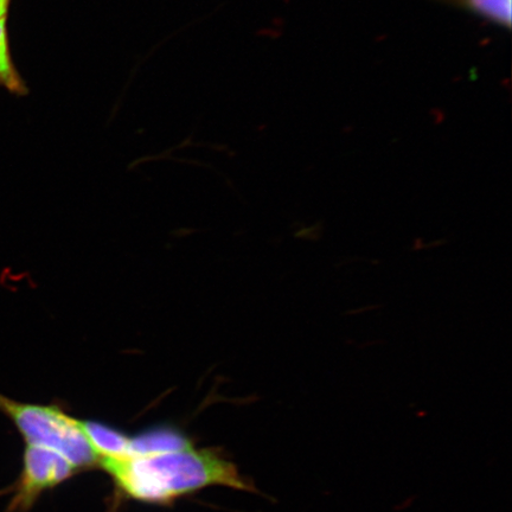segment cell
<instances>
[{
  "label": "cell",
  "mask_w": 512,
  "mask_h": 512,
  "mask_svg": "<svg viewBox=\"0 0 512 512\" xmlns=\"http://www.w3.org/2000/svg\"><path fill=\"white\" fill-rule=\"evenodd\" d=\"M98 467L111 477L117 494L145 504L170 505L211 486L255 492L253 483L217 448L194 446L155 456L105 458Z\"/></svg>",
  "instance_id": "6da1fadb"
},
{
  "label": "cell",
  "mask_w": 512,
  "mask_h": 512,
  "mask_svg": "<svg viewBox=\"0 0 512 512\" xmlns=\"http://www.w3.org/2000/svg\"><path fill=\"white\" fill-rule=\"evenodd\" d=\"M0 414L12 422L25 446L60 453L80 472L98 467V458L81 431L79 419L59 405L17 401L0 393Z\"/></svg>",
  "instance_id": "7a4b0ae2"
},
{
  "label": "cell",
  "mask_w": 512,
  "mask_h": 512,
  "mask_svg": "<svg viewBox=\"0 0 512 512\" xmlns=\"http://www.w3.org/2000/svg\"><path fill=\"white\" fill-rule=\"evenodd\" d=\"M80 473L60 453L41 447L25 446L22 470L16 482L0 490V497L10 496L4 512H30L40 498Z\"/></svg>",
  "instance_id": "3957f363"
},
{
  "label": "cell",
  "mask_w": 512,
  "mask_h": 512,
  "mask_svg": "<svg viewBox=\"0 0 512 512\" xmlns=\"http://www.w3.org/2000/svg\"><path fill=\"white\" fill-rule=\"evenodd\" d=\"M194 446V441L179 427L153 426L131 435L127 457L155 456L160 453L187 450Z\"/></svg>",
  "instance_id": "277c9868"
},
{
  "label": "cell",
  "mask_w": 512,
  "mask_h": 512,
  "mask_svg": "<svg viewBox=\"0 0 512 512\" xmlns=\"http://www.w3.org/2000/svg\"><path fill=\"white\" fill-rule=\"evenodd\" d=\"M79 425L98 462L100 459L128 456L131 435L100 421L79 420Z\"/></svg>",
  "instance_id": "5b68a950"
},
{
  "label": "cell",
  "mask_w": 512,
  "mask_h": 512,
  "mask_svg": "<svg viewBox=\"0 0 512 512\" xmlns=\"http://www.w3.org/2000/svg\"><path fill=\"white\" fill-rule=\"evenodd\" d=\"M0 88L17 96L29 94L27 83L19 74L14 59H12L8 18L0 21Z\"/></svg>",
  "instance_id": "8992f818"
},
{
  "label": "cell",
  "mask_w": 512,
  "mask_h": 512,
  "mask_svg": "<svg viewBox=\"0 0 512 512\" xmlns=\"http://www.w3.org/2000/svg\"><path fill=\"white\" fill-rule=\"evenodd\" d=\"M454 4L472 11L502 27H511V0H453Z\"/></svg>",
  "instance_id": "52a82bcc"
},
{
  "label": "cell",
  "mask_w": 512,
  "mask_h": 512,
  "mask_svg": "<svg viewBox=\"0 0 512 512\" xmlns=\"http://www.w3.org/2000/svg\"><path fill=\"white\" fill-rule=\"evenodd\" d=\"M12 0H0V21L9 18V10Z\"/></svg>",
  "instance_id": "ba28073f"
}]
</instances>
